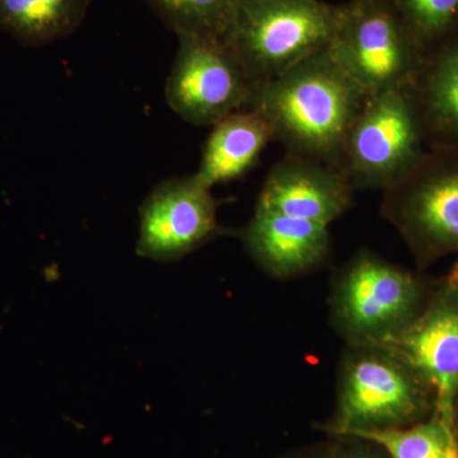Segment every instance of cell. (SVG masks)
Masks as SVG:
<instances>
[{
    "instance_id": "6da1fadb",
    "label": "cell",
    "mask_w": 458,
    "mask_h": 458,
    "mask_svg": "<svg viewBox=\"0 0 458 458\" xmlns=\"http://www.w3.org/2000/svg\"><path fill=\"white\" fill-rule=\"evenodd\" d=\"M366 98L327 47L261 84L251 108L289 156L343 171L346 138Z\"/></svg>"
},
{
    "instance_id": "7a4b0ae2",
    "label": "cell",
    "mask_w": 458,
    "mask_h": 458,
    "mask_svg": "<svg viewBox=\"0 0 458 458\" xmlns=\"http://www.w3.org/2000/svg\"><path fill=\"white\" fill-rule=\"evenodd\" d=\"M343 14L344 5L322 0H240L223 40L259 89L306 57L327 49Z\"/></svg>"
},
{
    "instance_id": "3957f363",
    "label": "cell",
    "mask_w": 458,
    "mask_h": 458,
    "mask_svg": "<svg viewBox=\"0 0 458 458\" xmlns=\"http://www.w3.org/2000/svg\"><path fill=\"white\" fill-rule=\"evenodd\" d=\"M434 409V396L417 373L385 346H352L337 385L336 436L414 424Z\"/></svg>"
},
{
    "instance_id": "277c9868",
    "label": "cell",
    "mask_w": 458,
    "mask_h": 458,
    "mask_svg": "<svg viewBox=\"0 0 458 458\" xmlns=\"http://www.w3.org/2000/svg\"><path fill=\"white\" fill-rule=\"evenodd\" d=\"M428 150L411 87L367 96L343 155L352 189L387 190L403 180Z\"/></svg>"
},
{
    "instance_id": "5b68a950",
    "label": "cell",
    "mask_w": 458,
    "mask_h": 458,
    "mask_svg": "<svg viewBox=\"0 0 458 458\" xmlns=\"http://www.w3.org/2000/svg\"><path fill=\"white\" fill-rule=\"evenodd\" d=\"M367 96L411 87L426 54L390 0H351L328 47Z\"/></svg>"
},
{
    "instance_id": "8992f818",
    "label": "cell",
    "mask_w": 458,
    "mask_h": 458,
    "mask_svg": "<svg viewBox=\"0 0 458 458\" xmlns=\"http://www.w3.org/2000/svg\"><path fill=\"white\" fill-rule=\"evenodd\" d=\"M426 303L414 274L363 251L337 279L333 316L349 345L379 346L409 327Z\"/></svg>"
},
{
    "instance_id": "52a82bcc",
    "label": "cell",
    "mask_w": 458,
    "mask_h": 458,
    "mask_svg": "<svg viewBox=\"0 0 458 458\" xmlns=\"http://www.w3.org/2000/svg\"><path fill=\"white\" fill-rule=\"evenodd\" d=\"M384 192L382 214L420 264L458 254V148H430Z\"/></svg>"
},
{
    "instance_id": "ba28073f",
    "label": "cell",
    "mask_w": 458,
    "mask_h": 458,
    "mask_svg": "<svg viewBox=\"0 0 458 458\" xmlns=\"http://www.w3.org/2000/svg\"><path fill=\"white\" fill-rule=\"evenodd\" d=\"M165 101L174 114L197 126H214L237 111L251 108L258 87L223 38L182 33Z\"/></svg>"
},
{
    "instance_id": "9c48e42d",
    "label": "cell",
    "mask_w": 458,
    "mask_h": 458,
    "mask_svg": "<svg viewBox=\"0 0 458 458\" xmlns=\"http://www.w3.org/2000/svg\"><path fill=\"white\" fill-rule=\"evenodd\" d=\"M417 373L434 396V415L456 429L458 401V269L454 267L423 311L384 344Z\"/></svg>"
},
{
    "instance_id": "30bf717a",
    "label": "cell",
    "mask_w": 458,
    "mask_h": 458,
    "mask_svg": "<svg viewBox=\"0 0 458 458\" xmlns=\"http://www.w3.org/2000/svg\"><path fill=\"white\" fill-rule=\"evenodd\" d=\"M137 254L179 260L218 232L216 201L197 177H174L156 186L140 205Z\"/></svg>"
},
{
    "instance_id": "8fae6325",
    "label": "cell",
    "mask_w": 458,
    "mask_h": 458,
    "mask_svg": "<svg viewBox=\"0 0 458 458\" xmlns=\"http://www.w3.org/2000/svg\"><path fill=\"white\" fill-rule=\"evenodd\" d=\"M351 181L339 168L286 155L271 168L255 210L330 225L352 203Z\"/></svg>"
},
{
    "instance_id": "7c38bea8",
    "label": "cell",
    "mask_w": 458,
    "mask_h": 458,
    "mask_svg": "<svg viewBox=\"0 0 458 458\" xmlns=\"http://www.w3.org/2000/svg\"><path fill=\"white\" fill-rule=\"evenodd\" d=\"M242 237L254 260L280 278L312 269L330 249L327 225L261 210H255Z\"/></svg>"
},
{
    "instance_id": "4fadbf2b",
    "label": "cell",
    "mask_w": 458,
    "mask_h": 458,
    "mask_svg": "<svg viewBox=\"0 0 458 458\" xmlns=\"http://www.w3.org/2000/svg\"><path fill=\"white\" fill-rule=\"evenodd\" d=\"M271 140L273 131L260 111L246 108L228 114L213 126L194 176L209 190L236 180L256 164Z\"/></svg>"
},
{
    "instance_id": "5bb4252c",
    "label": "cell",
    "mask_w": 458,
    "mask_h": 458,
    "mask_svg": "<svg viewBox=\"0 0 458 458\" xmlns=\"http://www.w3.org/2000/svg\"><path fill=\"white\" fill-rule=\"evenodd\" d=\"M430 148H458V41L427 57L412 84Z\"/></svg>"
},
{
    "instance_id": "9a60e30c",
    "label": "cell",
    "mask_w": 458,
    "mask_h": 458,
    "mask_svg": "<svg viewBox=\"0 0 458 458\" xmlns=\"http://www.w3.org/2000/svg\"><path fill=\"white\" fill-rule=\"evenodd\" d=\"M89 0H0V31L29 47L62 40L82 23Z\"/></svg>"
},
{
    "instance_id": "2e32d148",
    "label": "cell",
    "mask_w": 458,
    "mask_h": 458,
    "mask_svg": "<svg viewBox=\"0 0 458 458\" xmlns=\"http://www.w3.org/2000/svg\"><path fill=\"white\" fill-rule=\"evenodd\" d=\"M344 437L375 442L391 458H458L456 429L434 414L409 428L354 430Z\"/></svg>"
},
{
    "instance_id": "e0dca14e",
    "label": "cell",
    "mask_w": 458,
    "mask_h": 458,
    "mask_svg": "<svg viewBox=\"0 0 458 458\" xmlns=\"http://www.w3.org/2000/svg\"><path fill=\"white\" fill-rule=\"evenodd\" d=\"M176 35L223 38L233 22L240 0H147Z\"/></svg>"
},
{
    "instance_id": "ac0fdd59",
    "label": "cell",
    "mask_w": 458,
    "mask_h": 458,
    "mask_svg": "<svg viewBox=\"0 0 458 458\" xmlns=\"http://www.w3.org/2000/svg\"><path fill=\"white\" fill-rule=\"evenodd\" d=\"M426 59L458 41V0H390Z\"/></svg>"
},
{
    "instance_id": "d6986e66",
    "label": "cell",
    "mask_w": 458,
    "mask_h": 458,
    "mask_svg": "<svg viewBox=\"0 0 458 458\" xmlns=\"http://www.w3.org/2000/svg\"><path fill=\"white\" fill-rule=\"evenodd\" d=\"M328 458H373L369 456V454H361V452H339V454H333V456H330Z\"/></svg>"
},
{
    "instance_id": "ffe728a7",
    "label": "cell",
    "mask_w": 458,
    "mask_h": 458,
    "mask_svg": "<svg viewBox=\"0 0 458 458\" xmlns=\"http://www.w3.org/2000/svg\"><path fill=\"white\" fill-rule=\"evenodd\" d=\"M456 437H457V442H458V424H456Z\"/></svg>"
},
{
    "instance_id": "44dd1931",
    "label": "cell",
    "mask_w": 458,
    "mask_h": 458,
    "mask_svg": "<svg viewBox=\"0 0 458 458\" xmlns=\"http://www.w3.org/2000/svg\"><path fill=\"white\" fill-rule=\"evenodd\" d=\"M457 269H458V265H457Z\"/></svg>"
}]
</instances>
